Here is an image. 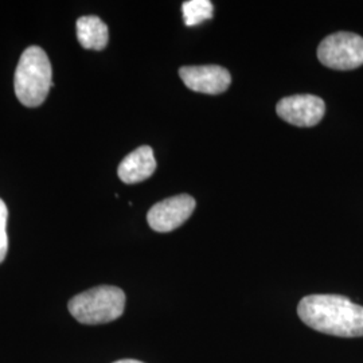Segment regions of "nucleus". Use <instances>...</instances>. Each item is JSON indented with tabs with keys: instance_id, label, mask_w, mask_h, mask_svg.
I'll return each instance as SVG.
<instances>
[{
	"instance_id": "20e7f679",
	"label": "nucleus",
	"mask_w": 363,
	"mask_h": 363,
	"mask_svg": "<svg viewBox=\"0 0 363 363\" xmlns=\"http://www.w3.org/2000/svg\"><path fill=\"white\" fill-rule=\"evenodd\" d=\"M318 58L334 70H352L363 65V38L346 31L325 37L318 48Z\"/></svg>"
},
{
	"instance_id": "f257e3e1",
	"label": "nucleus",
	"mask_w": 363,
	"mask_h": 363,
	"mask_svg": "<svg viewBox=\"0 0 363 363\" xmlns=\"http://www.w3.org/2000/svg\"><path fill=\"white\" fill-rule=\"evenodd\" d=\"M304 325L327 335L363 337V307L340 295H308L298 306Z\"/></svg>"
},
{
	"instance_id": "0eeeda50",
	"label": "nucleus",
	"mask_w": 363,
	"mask_h": 363,
	"mask_svg": "<svg viewBox=\"0 0 363 363\" xmlns=\"http://www.w3.org/2000/svg\"><path fill=\"white\" fill-rule=\"evenodd\" d=\"M179 76L189 89L205 94H220L232 84L230 73L218 65L183 66Z\"/></svg>"
},
{
	"instance_id": "f8f14e48",
	"label": "nucleus",
	"mask_w": 363,
	"mask_h": 363,
	"mask_svg": "<svg viewBox=\"0 0 363 363\" xmlns=\"http://www.w3.org/2000/svg\"><path fill=\"white\" fill-rule=\"evenodd\" d=\"M113 363H143L140 362V361H136V359H121V361H116V362Z\"/></svg>"
},
{
	"instance_id": "7ed1b4c3",
	"label": "nucleus",
	"mask_w": 363,
	"mask_h": 363,
	"mask_svg": "<svg viewBox=\"0 0 363 363\" xmlns=\"http://www.w3.org/2000/svg\"><path fill=\"white\" fill-rule=\"evenodd\" d=\"M125 308V294L112 286L85 291L69 301L72 316L82 325H104L118 319Z\"/></svg>"
},
{
	"instance_id": "f03ea898",
	"label": "nucleus",
	"mask_w": 363,
	"mask_h": 363,
	"mask_svg": "<svg viewBox=\"0 0 363 363\" xmlns=\"http://www.w3.org/2000/svg\"><path fill=\"white\" fill-rule=\"evenodd\" d=\"M15 94L26 106L35 108L43 104L52 84V64L48 54L38 46L27 48L15 70Z\"/></svg>"
},
{
	"instance_id": "39448f33",
	"label": "nucleus",
	"mask_w": 363,
	"mask_h": 363,
	"mask_svg": "<svg viewBox=\"0 0 363 363\" xmlns=\"http://www.w3.org/2000/svg\"><path fill=\"white\" fill-rule=\"evenodd\" d=\"M196 202L191 195L181 194L157 202L147 214L148 225L157 233H169L182 226L194 213Z\"/></svg>"
},
{
	"instance_id": "9d476101",
	"label": "nucleus",
	"mask_w": 363,
	"mask_h": 363,
	"mask_svg": "<svg viewBox=\"0 0 363 363\" xmlns=\"http://www.w3.org/2000/svg\"><path fill=\"white\" fill-rule=\"evenodd\" d=\"M182 11L184 25L193 27L211 19L214 7L210 0H187L182 4Z\"/></svg>"
},
{
	"instance_id": "1a4fd4ad",
	"label": "nucleus",
	"mask_w": 363,
	"mask_h": 363,
	"mask_svg": "<svg viewBox=\"0 0 363 363\" xmlns=\"http://www.w3.org/2000/svg\"><path fill=\"white\" fill-rule=\"evenodd\" d=\"M76 26L78 42L84 49L103 50L106 48L109 42V31L99 16H81Z\"/></svg>"
},
{
	"instance_id": "9b49d317",
	"label": "nucleus",
	"mask_w": 363,
	"mask_h": 363,
	"mask_svg": "<svg viewBox=\"0 0 363 363\" xmlns=\"http://www.w3.org/2000/svg\"><path fill=\"white\" fill-rule=\"evenodd\" d=\"M7 218H9V210L6 203L0 199V264L6 259L7 250H9Z\"/></svg>"
},
{
	"instance_id": "6e6552de",
	"label": "nucleus",
	"mask_w": 363,
	"mask_h": 363,
	"mask_svg": "<svg viewBox=\"0 0 363 363\" xmlns=\"http://www.w3.org/2000/svg\"><path fill=\"white\" fill-rule=\"evenodd\" d=\"M155 169L156 160L152 148L150 145H142L123 159L117 174L124 183L135 184L148 179Z\"/></svg>"
},
{
	"instance_id": "423d86ee",
	"label": "nucleus",
	"mask_w": 363,
	"mask_h": 363,
	"mask_svg": "<svg viewBox=\"0 0 363 363\" xmlns=\"http://www.w3.org/2000/svg\"><path fill=\"white\" fill-rule=\"evenodd\" d=\"M276 112L288 124L296 127H315L325 117V101L313 94H295L281 99Z\"/></svg>"
}]
</instances>
